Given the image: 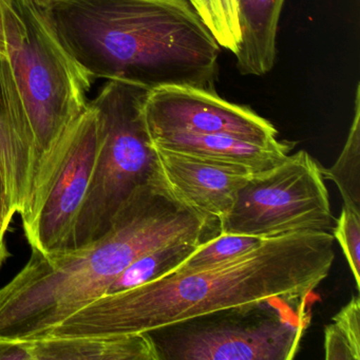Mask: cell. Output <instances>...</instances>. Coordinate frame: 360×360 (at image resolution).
<instances>
[{"instance_id": "obj_11", "label": "cell", "mask_w": 360, "mask_h": 360, "mask_svg": "<svg viewBox=\"0 0 360 360\" xmlns=\"http://www.w3.org/2000/svg\"><path fill=\"white\" fill-rule=\"evenodd\" d=\"M39 169L34 136L6 56H0V178L12 210H30Z\"/></svg>"}, {"instance_id": "obj_9", "label": "cell", "mask_w": 360, "mask_h": 360, "mask_svg": "<svg viewBox=\"0 0 360 360\" xmlns=\"http://www.w3.org/2000/svg\"><path fill=\"white\" fill-rule=\"evenodd\" d=\"M149 134L182 132L224 134L257 144H275V126L248 107L233 104L214 91L163 87L149 92L145 103Z\"/></svg>"}, {"instance_id": "obj_22", "label": "cell", "mask_w": 360, "mask_h": 360, "mask_svg": "<svg viewBox=\"0 0 360 360\" xmlns=\"http://www.w3.org/2000/svg\"><path fill=\"white\" fill-rule=\"evenodd\" d=\"M15 212L12 210L6 195L3 181L0 178V235L5 236L11 224Z\"/></svg>"}, {"instance_id": "obj_13", "label": "cell", "mask_w": 360, "mask_h": 360, "mask_svg": "<svg viewBox=\"0 0 360 360\" xmlns=\"http://www.w3.org/2000/svg\"><path fill=\"white\" fill-rule=\"evenodd\" d=\"M31 360H160L149 333L43 337L26 341Z\"/></svg>"}, {"instance_id": "obj_7", "label": "cell", "mask_w": 360, "mask_h": 360, "mask_svg": "<svg viewBox=\"0 0 360 360\" xmlns=\"http://www.w3.org/2000/svg\"><path fill=\"white\" fill-rule=\"evenodd\" d=\"M100 145L98 112L88 104L39 167L30 210L22 219L31 250L49 255L75 248Z\"/></svg>"}, {"instance_id": "obj_3", "label": "cell", "mask_w": 360, "mask_h": 360, "mask_svg": "<svg viewBox=\"0 0 360 360\" xmlns=\"http://www.w3.org/2000/svg\"><path fill=\"white\" fill-rule=\"evenodd\" d=\"M91 79L214 91L220 46L189 0H58L43 9Z\"/></svg>"}, {"instance_id": "obj_8", "label": "cell", "mask_w": 360, "mask_h": 360, "mask_svg": "<svg viewBox=\"0 0 360 360\" xmlns=\"http://www.w3.org/2000/svg\"><path fill=\"white\" fill-rule=\"evenodd\" d=\"M275 301L195 318L149 333L160 360H290L305 328Z\"/></svg>"}, {"instance_id": "obj_20", "label": "cell", "mask_w": 360, "mask_h": 360, "mask_svg": "<svg viewBox=\"0 0 360 360\" xmlns=\"http://www.w3.org/2000/svg\"><path fill=\"white\" fill-rule=\"evenodd\" d=\"M332 235L342 248L356 286H360V214L343 205Z\"/></svg>"}, {"instance_id": "obj_10", "label": "cell", "mask_w": 360, "mask_h": 360, "mask_svg": "<svg viewBox=\"0 0 360 360\" xmlns=\"http://www.w3.org/2000/svg\"><path fill=\"white\" fill-rule=\"evenodd\" d=\"M155 180L189 210L220 222L252 172L239 166L155 147Z\"/></svg>"}, {"instance_id": "obj_1", "label": "cell", "mask_w": 360, "mask_h": 360, "mask_svg": "<svg viewBox=\"0 0 360 360\" xmlns=\"http://www.w3.org/2000/svg\"><path fill=\"white\" fill-rule=\"evenodd\" d=\"M334 242L326 231L269 238L221 264L98 297L45 337L142 334L274 300L303 301L328 278Z\"/></svg>"}, {"instance_id": "obj_6", "label": "cell", "mask_w": 360, "mask_h": 360, "mask_svg": "<svg viewBox=\"0 0 360 360\" xmlns=\"http://www.w3.org/2000/svg\"><path fill=\"white\" fill-rule=\"evenodd\" d=\"M334 225L321 166L300 150L271 169L252 174L219 229L269 239L302 231L332 233Z\"/></svg>"}, {"instance_id": "obj_5", "label": "cell", "mask_w": 360, "mask_h": 360, "mask_svg": "<svg viewBox=\"0 0 360 360\" xmlns=\"http://www.w3.org/2000/svg\"><path fill=\"white\" fill-rule=\"evenodd\" d=\"M149 92L134 84L108 81L89 103L98 112L101 145L77 220L75 248L105 235L130 195L155 181L157 155L145 119Z\"/></svg>"}, {"instance_id": "obj_25", "label": "cell", "mask_w": 360, "mask_h": 360, "mask_svg": "<svg viewBox=\"0 0 360 360\" xmlns=\"http://www.w3.org/2000/svg\"><path fill=\"white\" fill-rule=\"evenodd\" d=\"M35 5L39 6L41 9H47L50 6L56 4L58 0H32Z\"/></svg>"}, {"instance_id": "obj_12", "label": "cell", "mask_w": 360, "mask_h": 360, "mask_svg": "<svg viewBox=\"0 0 360 360\" xmlns=\"http://www.w3.org/2000/svg\"><path fill=\"white\" fill-rule=\"evenodd\" d=\"M153 146L178 151L202 159L245 168L259 174L281 163L294 145L286 142L257 144L224 134H193L182 132L151 136Z\"/></svg>"}, {"instance_id": "obj_21", "label": "cell", "mask_w": 360, "mask_h": 360, "mask_svg": "<svg viewBox=\"0 0 360 360\" xmlns=\"http://www.w3.org/2000/svg\"><path fill=\"white\" fill-rule=\"evenodd\" d=\"M28 354L22 341L0 338V360H27Z\"/></svg>"}, {"instance_id": "obj_23", "label": "cell", "mask_w": 360, "mask_h": 360, "mask_svg": "<svg viewBox=\"0 0 360 360\" xmlns=\"http://www.w3.org/2000/svg\"><path fill=\"white\" fill-rule=\"evenodd\" d=\"M0 56H7V49H6L5 30H4L3 10H1V4H0Z\"/></svg>"}, {"instance_id": "obj_15", "label": "cell", "mask_w": 360, "mask_h": 360, "mask_svg": "<svg viewBox=\"0 0 360 360\" xmlns=\"http://www.w3.org/2000/svg\"><path fill=\"white\" fill-rule=\"evenodd\" d=\"M199 244L174 243L142 255L117 276L105 295L124 292L170 273Z\"/></svg>"}, {"instance_id": "obj_16", "label": "cell", "mask_w": 360, "mask_h": 360, "mask_svg": "<svg viewBox=\"0 0 360 360\" xmlns=\"http://www.w3.org/2000/svg\"><path fill=\"white\" fill-rule=\"evenodd\" d=\"M356 88L354 119L347 142L336 163L330 168L321 167L324 179L338 187L343 205L360 214V91Z\"/></svg>"}, {"instance_id": "obj_14", "label": "cell", "mask_w": 360, "mask_h": 360, "mask_svg": "<svg viewBox=\"0 0 360 360\" xmlns=\"http://www.w3.org/2000/svg\"><path fill=\"white\" fill-rule=\"evenodd\" d=\"M241 43L235 54L243 75L262 77L273 69L277 33L285 0H237Z\"/></svg>"}, {"instance_id": "obj_24", "label": "cell", "mask_w": 360, "mask_h": 360, "mask_svg": "<svg viewBox=\"0 0 360 360\" xmlns=\"http://www.w3.org/2000/svg\"><path fill=\"white\" fill-rule=\"evenodd\" d=\"M11 256L7 248V244L5 241V236L0 235V269L3 267L4 263L6 262L9 257Z\"/></svg>"}, {"instance_id": "obj_4", "label": "cell", "mask_w": 360, "mask_h": 360, "mask_svg": "<svg viewBox=\"0 0 360 360\" xmlns=\"http://www.w3.org/2000/svg\"><path fill=\"white\" fill-rule=\"evenodd\" d=\"M8 62L34 136L39 167L87 107L91 77L58 41L32 0H0Z\"/></svg>"}, {"instance_id": "obj_17", "label": "cell", "mask_w": 360, "mask_h": 360, "mask_svg": "<svg viewBox=\"0 0 360 360\" xmlns=\"http://www.w3.org/2000/svg\"><path fill=\"white\" fill-rule=\"evenodd\" d=\"M265 240L266 239L252 236L218 233L207 241L199 244L191 255L170 273L186 274L221 264L225 261L254 250L257 246L261 245Z\"/></svg>"}, {"instance_id": "obj_2", "label": "cell", "mask_w": 360, "mask_h": 360, "mask_svg": "<svg viewBox=\"0 0 360 360\" xmlns=\"http://www.w3.org/2000/svg\"><path fill=\"white\" fill-rule=\"evenodd\" d=\"M219 233L218 221L179 203L157 181L143 185L98 239L49 255L32 250L24 269L0 290V338H43L106 294L139 257L170 244H201Z\"/></svg>"}, {"instance_id": "obj_19", "label": "cell", "mask_w": 360, "mask_h": 360, "mask_svg": "<svg viewBox=\"0 0 360 360\" xmlns=\"http://www.w3.org/2000/svg\"><path fill=\"white\" fill-rule=\"evenodd\" d=\"M220 47L237 54L241 43L237 0H189Z\"/></svg>"}, {"instance_id": "obj_18", "label": "cell", "mask_w": 360, "mask_h": 360, "mask_svg": "<svg viewBox=\"0 0 360 360\" xmlns=\"http://www.w3.org/2000/svg\"><path fill=\"white\" fill-rule=\"evenodd\" d=\"M326 360H360V300L353 297L324 328Z\"/></svg>"}]
</instances>
